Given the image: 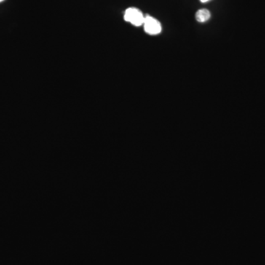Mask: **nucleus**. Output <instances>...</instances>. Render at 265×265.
I'll return each mask as SVG.
<instances>
[{
    "instance_id": "f257e3e1",
    "label": "nucleus",
    "mask_w": 265,
    "mask_h": 265,
    "mask_svg": "<svg viewBox=\"0 0 265 265\" xmlns=\"http://www.w3.org/2000/svg\"><path fill=\"white\" fill-rule=\"evenodd\" d=\"M145 18L143 13L137 8H129L124 12V20L136 27L143 25Z\"/></svg>"
},
{
    "instance_id": "f03ea898",
    "label": "nucleus",
    "mask_w": 265,
    "mask_h": 265,
    "mask_svg": "<svg viewBox=\"0 0 265 265\" xmlns=\"http://www.w3.org/2000/svg\"><path fill=\"white\" fill-rule=\"evenodd\" d=\"M144 28L148 34L157 35L161 32V25L159 21L151 16H145L144 21Z\"/></svg>"
},
{
    "instance_id": "7ed1b4c3",
    "label": "nucleus",
    "mask_w": 265,
    "mask_h": 265,
    "mask_svg": "<svg viewBox=\"0 0 265 265\" xmlns=\"http://www.w3.org/2000/svg\"><path fill=\"white\" fill-rule=\"evenodd\" d=\"M211 17V14L209 12V10L207 9H201L196 13L195 19L196 20L201 23L203 22H207Z\"/></svg>"
},
{
    "instance_id": "20e7f679",
    "label": "nucleus",
    "mask_w": 265,
    "mask_h": 265,
    "mask_svg": "<svg viewBox=\"0 0 265 265\" xmlns=\"http://www.w3.org/2000/svg\"><path fill=\"white\" fill-rule=\"evenodd\" d=\"M202 3H207V2L209 1V0H201Z\"/></svg>"
},
{
    "instance_id": "39448f33",
    "label": "nucleus",
    "mask_w": 265,
    "mask_h": 265,
    "mask_svg": "<svg viewBox=\"0 0 265 265\" xmlns=\"http://www.w3.org/2000/svg\"><path fill=\"white\" fill-rule=\"evenodd\" d=\"M4 1V0H0V3H2V2Z\"/></svg>"
}]
</instances>
